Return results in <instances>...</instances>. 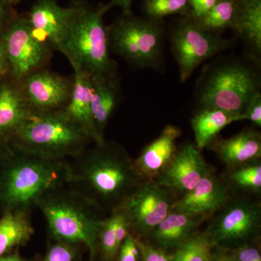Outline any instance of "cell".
I'll list each match as a JSON object with an SVG mask.
<instances>
[{
    "label": "cell",
    "mask_w": 261,
    "mask_h": 261,
    "mask_svg": "<svg viewBox=\"0 0 261 261\" xmlns=\"http://www.w3.org/2000/svg\"><path fill=\"white\" fill-rule=\"evenodd\" d=\"M92 82V111L94 126L101 140H106L105 130L119 98L118 78L93 77Z\"/></svg>",
    "instance_id": "21"
},
{
    "label": "cell",
    "mask_w": 261,
    "mask_h": 261,
    "mask_svg": "<svg viewBox=\"0 0 261 261\" xmlns=\"http://www.w3.org/2000/svg\"><path fill=\"white\" fill-rule=\"evenodd\" d=\"M211 171L202 152L190 142L178 148L172 161L154 180L176 195L182 196L193 190Z\"/></svg>",
    "instance_id": "13"
},
{
    "label": "cell",
    "mask_w": 261,
    "mask_h": 261,
    "mask_svg": "<svg viewBox=\"0 0 261 261\" xmlns=\"http://www.w3.org/2000/svg\"><path fill=\"white\" fill-rule=\"evenodd\" d=\"M231 30L245 43L247 53L260 58L261 0H241Z\"/></svg>",
    "instance_id": "23"
},
{
    "label": "cell",
    "mask_w": 261,
    "mask_h": 261,
    "mask_svg": "<svg viewBox=\"0 0 261 261\" xmlns=\"http://www.w3.org/2000/svg\"><path fill=\"white\" fill-rule=\"evenodd\" d=\"M236 261H261L260 251L253 246L244 244L233 249L230 254Z\"/></svg>",
    "instance_id": "34"
},
{
    "label": "cell",
    "mask_w": 261,
    "mask_h": 261,
    "mask_svg": "<svg viewBox=\"0 0 261 261\" xmlns=\"http://www.w3.org/2000/svg\"><path fill=\"white\" fill-rule=\"evenodd\" d=\"M245 120L251 122L254 126L261 127V94H258L250 103L245 114Z\"/></svg>",
    "instance_id": "36"
},
{
    "label": "cell",
    "mask_w": 261,
    "mask_h": 261,
    "mask_svg": "<svg viewBox=\"0 0 261 261\" xmlns=\"http://www.w3.org/2000/svg\"><path fill=\"white\" fill-rule=\"evenodd\" d=\"M140 256V249L137 245V239L129 233L120 247L118 261H138Z\"/></svg>",
    "instance_id": "31"
},
{
    "label": "cell",
    "mask_w": 261,
    "mask_h": 261,
    "mask_svg": "<svg viewBox=\"0 0 261 261\" xmlns=\"http://www.w3.org/2000/svg\"><path fill=\"white\" fill-rule=\"evenodd\" d=\"M68 161L44 159L8 144L0 161V214H30L46 192L65 186Z\"/></svg>",
    "instance_id": "3"
},
{
    "label": "cell",
    "mask_w": 261,
    "mask_h": 261,
    "mask_svg": "<svg viewBox=\"0 0 261 261\" xmlns=\"http://www.w3.org/2000/svg\"><path fill=\"white\" fill-rule=\"evenodd\" d=\"M214 246L208 234L196 232L171 255L172 261H210Z\"/></svg>",
    "instance_id": "27"
},
{
    "label": "cell",
    "mask_w": 261,
    "mask_h": 261,
    "mask_svg": "<svg viewBox=\"0 0 261 261\" xmlns=\"http://www.w3.org/2000/svg\"><path fill=\"white\" fill-rule=\"evenodd\" d=\"M68 15L58 0H36L27 15L34 34L47 43L53 50H58Z\"/></svg>",
    "instance_id": "18"
},
{
    "label": "cell",
    "mask_w": 261,
    "mask_h": 261,
    "mask_svg": "<svg viewBox=\"0 0 261 261\" xmlns=\"http://www.w3.org/2000/svg\"><path fill=\"white\" fill-rule=\"evenodd\" d=\"M20 0H0V34L18 15L15 6Z\"/></svg>",
    "instance_id": "33"
},
{
    "label": "cell",
    "mask_w": 261,
    "mask_h": 261,
    "mask_svg": "<svg viewBox=\"0 0 261 261\" xmlns=\"http://www.w3.org/2000/svg\"><path fill=\"white\" fill-rule=\"evenodd\" d=\"M107 30L110 51L135 68L162 70L166 31L161 20L123 14Z\"/></svg>",
    "instance_id": "7"
},
{
    "label": "cell",
    "mask_w": 261,
    "mask_h": 261,
    "mask_svg": "<svg viewBox=\"0 0 261 261\" xmlns=\"http://www.w3.org/2000/svg\"><path fill=\"white\" fill-rule=\"evenodd\" d=\"M207 147L214 151L228 169L238 167L260 159V132L245 128L230 138L217 137Z\"/></svg>",
    "instance_id": "17"
},
{
    "label": "cell",
    "mask_w": 261,
    "mask_h": 261,
    "mask_svg": "<svg viewBox=\"0 0 261 261\" xmlns=\"http://www.w3.org/2000/svg\"><path fill=\"white\" fill-rule=\"evenodd\" d=\"M181 135L178 127L167 125L161 135L134 160L135 167L143 179H154L168 167L177 152L176 141Z\"/></svg>",
    "instance_id": "15"
},
{
    "label": "cell",
    "mask_w": 261,
    "mask_h": 261,
    "mask_svg": "<svg viewBox=\"0 0 261 261\" xmlns=\"http://www.w3.org/2000/svg\"><path fill=\"white\" fill-rule=\"evenodd\" d=\"M176 196L154 179L142 180L119 207L129 222L130 232L149 234L171 212Z\"/></svg>",
    "instance_id": "10"
},
{
    "label": "cell",
    "mask_w": 261,
    "mask_h": 261,
    "mask_svg": "<svg viewBox=\"0 0 261 261\" xmlns=\"http://www.w3.org/2000/svg\"><path fill=\"white\" fill-rule=\"evenodd\" d=\"M133 0H111L107 5L108 9L114 8V7H119L123 11V14H132V5Z\"/></svg>",
    "instance_id": "37"
},
{
    "label": "cell",
    "mask_w": 261,
    "mask_h": 261,
    "mask_svg": "<svg viewBox=\"0 0 261 261\" xmlns=\"http://www.w3.org/2000/svg\"><path fill=\"white\" fill-rule=\"evenodd\" d=\"M30 214H2L0 217V257L7 255L15 247L25 245L34 233Z\"/></svg>",
    "instance_id": "24"
},
{
    "label": "cell",
    "mask_w": 261,
    "mask_h": 261,
    "mask_svg": "<svg viewBox=\"0 0 261 261\" xmlns=\"http://www.w3.org/2000/svg\"><path fill=\"white\" fill-rule=\"evenodd\" d=\"M260 58L220 56L204 65L196 84L199 110L216 108L245 118L250 103L260 93Z\"/></svg>",
    "instance_id": "2"
},
{
    "label": "cell",
    "mask_w": 261,
    "mask_h": 261,
    "mask_svg": "<svg viewBox=\"0 0 261 261\" xmlns=\"http://www.w3.org/2000/svg\"><path fill=\"white\" fill-rule=\"evenodd\" d=\"M18 84L32 112L44 113L60 111L67 106L73 80L46 68L27 75Z\"/></svg>",
    "instance_id": "12"
},
{
    "label": "cell",
    "mask_w": 261,
    "mask_h": 261,
    "mask_svg": "<svg viewBox=\"0 0 261 261\" xmlns=\"http://www.w3.org/2000/svg\"><path fill=\"white\" fill-rule=\"evenodd\" d=\"M218 0H190V11L188 16L194 20H199L205 16Z\"/></svg>",
    "instance_id": "35"
},
{
    "label": "cell",
    "mask_w": 261,
    "mask_h": 261,
    "mask_svg": "<svg viewBox=\"0 0 261 261\" xmlns=\"http://www.w3.org/2000/svg\"><path fill=\"white\" fill-rule=\"evenodd\" d=\"M10 75V68L5 55L4 47L0 41V77Z\"/></svg>",
    "instance_id": "38"
},
{
    "label": "cell",
    "mask_w": 261,
    "mask_h": 261,
    "mask_svg": "<svg viewBox=\"0 0 261 261\" xmlns=\"http://www.w3.org/2000/svg\"><path fill=\"white\" fill-rule=\"evenodd\" d=\"M143 8L147 18L162 20L172 15L190 14V0H144Z\"/></svg>",
    "instance_id": "28"
},
{
    "label": "cell",
    "mask_w": 261,
    "mask_h": 261,
    "mask_svg": "<svg viewBox=\"0 0 261 261\" xmlns=\"http://www.w3.org/2000/svg\"><path fill=\"white\" fill-rule=\"evenodd\" d=\"M32 111L18 83L10 75L0 80V143L8 145L28 119Z\"/></svg>",
    "instance_id": "16"
},
{
    "label": "cell",
    "mask_w": 261,
    "mask_h": 261,
    "mask_svg": "<svg viewBox=\"0 0 261 261\" xmlns=\"http://www.w3.org/2000/svg\"><path fill=\"white\" fill-rule=\"evenodd\" d=\"M98 246L105 261H114L118 257L120 246L117 243L115 232V217L113 213L105 217L99 228L97 238Z\"/></svg>",
    "instance_id": "29"
},
{
    "label": "cell",
    "mask_w": 261,
    "mask_h": 261,
    "mask_svg": "<svg viewBox=\"0 0 261 261\" xmlns=\"http://www.w3.org/2000/svg\"><path fill=\"white\" fill-rule=\"evenodd\" d=\"M231 197L228 184L212 171L193 190L175 201L172 211L207 218L221 210Z\"/></svg>",
    "instance_id": "14"
},
{
    "label": "cell",
    "mask_w": 261,
    "mask_h": 261,
    "mask_svg": "<svg viewBox=\"0 0 261 261\" xmlns=\"http://www.w3.org/2000/svg\"><path fill=\"white\" fill-rule=\"evenodd\" d=\"M218 212L206 231L214 247L247 240L260 229L261 205L257 201L231 197Z\"/></svg>",
    "instance_id": "11"
},
{
    "label": "cell",
    "mask_w": 261,
    "mask_h": 261,
    "mask_svg": "<svg viewBox=\"0 0 261 261\" xmlns=\"http://www.w3.org/2000/svg\"><path fill=\"white\" fill-rule=\"evenodd\" d=\"M169 41L181 83L204 62L234 47V41L206 30L188 15L173 24Z\"/></svg>",
    "instance_id": "8"
},
{
    "label": "cell",
    "mask_w": 261,
    "mask_h": 261,
    "mask_svg": "<svg viewBox=\"0 0 261 261\" xmlns=\"http://www.w3.org/2000/svg\"><path fill=\"white\" fill-rule=\"evenodd\" d=\"M92 142L63 109L32 113L9 145L23 152L49 160L75 159Z\"/></svg>",
    "instance_id": "6"
},
{
    "label": "cell",
    "mask_w": 261,
    "mask_h": 261,
    "mask_svg": "<svg viewBox=\"0 0 261 261\" xmlns=\"http://www.w3.org/2000/svg\"><path fill=\"white\" fill-rule=\"evenodd\" d=\"M210 261H236L229 254L224 252H216L211 255Z\"/></svg>",
    "instance_id": "39"
},
{
    "label": "cell",
    "mask_w": 261,
    "mask_h": 261,
    "mask_svg": "<svg viewBox=\"0 0 261 261\" xmlns=\"http://www.w3.org/2000/svg\"><path fill=\"white\" fill-rule=\"evenodd\" d=\"M142 180L126 149L106 140L68 161L65 186L101 212L111 214Z\"/></svg>",
    "instance_id": "1"
},
{
    "label": "cell",
    "mask_w": 261,
    "mask_h": 261,
    "mask_svg": "<svg viewBox=\"0 0 261 261\" xmlns=\"http://www.w3.org/2000/svg\"><path fill=\"white\" fill-rule=\"evenodd\" d=\"M73 90L69 102L63 108L66 113L75 123L85 132L94 145L102 144L106 140H102L98 135L94 126L92 111V82L89 75L74 71Z\"/></svg>",
    "instance_id": "19"
},
{
    "label": "cell",
    "mask_w": 261,
    "mask_h": 261,
    "mask_svg": "<svg viewBox=\"0 0 261 261\" xmlns=\"http://www.w3.org/2000/svg\"><path fill=\"white\" fill-rule=\"evenodd\" d=\"M245 118L216 108L199 110L191 120L195 137V145L202 151L217 138L225 127L233 122L244 121Z\"/></svg>",
    "instance_id": "22"
},
{
    "label": "cell",
    "mask_w": 261,
    "mask_h": 261,
    "mask_svg": "<svg viewBox=\"0 0 261 261\" xmlns=\"http://www.w3.org/2000/svg\"><path fill=\"white\" fill-rule=\"evenodd\" d=\"M137 243L140 249L141 261H172L171 255H168L162 249L141 242L138 239Z\"/></svg>",
    "instance_id": "32"
},
{
    "label": "cell",
    "mask_w": 261,
    "mask_h": 261,
    "mask_svg": "<svg viewBox=\"0 0 261 261\" xmlns=\"http://www.w3.org/2000/svg\"><path fill=\"white\" fill-rule=\"evenodd\" d=\"M226 181L239 190L258 195L261 192L260 160L228 169Z\"/></svg>",
    "instance_id": "26"
},
{
    "label": "cell",
    "mask_w": 261,
    "mask_h": 261,
    "mask_svg": "<svg viewBox=\"0 0 261 261\" xmlns=\"http://www.w3.org/2000/svg\"><path fill=\"white\" fill-rule=\"evenodd\" d=\"M76 253L70 244L58 243L48 250L43 261H75Z\"/></svg>",
    "instance_id": "30"
},
{
    "label": "cell",
    "mask_w": 261,
    "mask_h": 261,
    "mask_svg": "<svg viewBox=\"0 0 261 261\" xmlns=\"http://www.w3.org/2000/svg\"><path fill=\"white\" fill-rule=\"evenodd\" d=\"M67 8L58 51L68 58L74 71L91 78H118V67L110 56L107 27L103 22L109 10L107 5L94 7L84 0H75Z\"/></svg>",
    "instance_id": "4"
},
{
    "label": "cell",
    "mask_w": 261,
    "mask_h": 261,
    "mask_svg": "<svg viewBox=\"0 0 261 261\" xmlns=\"http://www.w3.org/2000/svg\"><path fill=\"white\" fill-rule=\"evenodd\" d=\"M240 2L241 0H218L205 16L195 20L206 30L221 35L227 29H232Z\"/></svg>",
    "instance_id": "25"
},
{
    "label": "cell",
    "mask_w": 261,
    "mask_h": 261,
    "mask_svg": "<svg viewBox=\"0 0 261 261\" xmlns=\"http://www.w3.org/2000/svg\"><path fill=\"white\" fill-rule=\"evenodd\" d=\"M207 217L171 211L149 234L160 249H176L185 243Z\"/></svg>",
    "instance_id": "20"
},
{
    "label": "cell",
    "mask_w": 261,
    "mask_h": 261,
    "mask_svg": "<svg viewBox=\"0 0 261 261\" xmlns=\"http://www.w3.org/2000/svg\"><path fill=\"white\" fill-rule=\"evenodd\" d=\"M8 145H3V144L0 143V161L3 159V155H4Z\"/></svg>",
    "instance_id": "41"
},
{
    "label": "cell",
    "mask_w": 261,
    "mask_h": 261,
    "mask_svg": "<svg viewBox=\"0 0 261 261\" xmlns=\"http://www.w3.org/2000/svg\"><path fill=\"white\" fill-rule=\"evenodd\" d=\"M37 206L58 241L84 244L93 260L97 254L98 233L105 218L100 216L102 212L66 186L46 192Z\"/></svg>",
    "instance_id": "5"
},
{
    "label": "cell",
    "mask_w": 261,
    "mask_h": 261,
    "mask_svg": "<svg viewBox=\"0 0 261 261\" xmlns=\"http://www.w3.org/2000/svg\"><path fill=\"white\" fill-rule=\"evenodd\" d=\"M10 68V76L18 83L27 75L47 68L53 49L33 32L27 15H18L0 34Z\"/></svg>",
    "instance_id": "9"
},
{
    "label": "cell",
    "mask_w": 261,
    "mask_h": 261,
    "mask_svg": "<svg viewBox=\"0 0 261 261\" xmlns=\"http://www.w3.org/2000/svg\"><path fill=\"white\" fill-rule=\"evenodd\" d=\"M1 79H2V78H1V77H0V80H1Z\"/></svg>",
    "instance_id": "42"
},
{
    "label": "cell",
    "mask_w": 261,
    "mask_h": 261,
    "mask_svg": "<svg viewBox=\"0 0 261 261\" xmlns=\"http://www.w3.org/2000/svg\"><path fill=\"white\" fill-rule=\"evenodd\" d=\"M0 261H25L18 254H12V255H5L0 257Z\"/></svg>",
    "instance_id": "40"
}]
</instances>
